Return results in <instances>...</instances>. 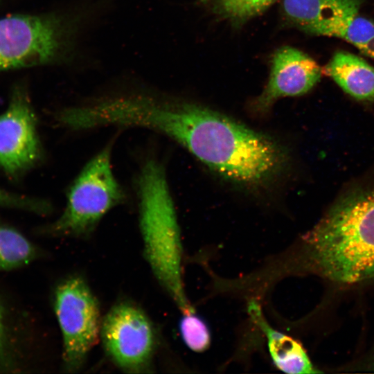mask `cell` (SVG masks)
Masks as SVG:
<instances>
[{
  "mask_svg": "<svg viewBox=\"0 0 374 374\" xmlns=\"http://www.w3.org/2000/svg\"><path fill=\"white\" fill-rule=\"evenodd\" d=\"M138 186L144 256L182 314L194 311L184 288L180 231L162 166L154 160L146 161Z\"/></svg>",
  "mask_w": 374,
  "mask_h": 374,
  "instance_id": "3",
  "label": "cell"
},
{
  "mask_svg": "<svg viewBox=\"0 0 374 374\" xmlns=\"http://www.w3.org/2000/svg\"><path fill=\"white\" fill-rule=\"evenodd\" d=\"M304 241L325 277L343 284L374 278V164L341 188Z\"/></svg>",
  "mask_w": 374,
  "mask_h": 374,
  "instance_id": "2",
  "label": "cell"
},
{
  "mask_svg": "<svg viewBox=\"0 0 374 374\" xmlns=\"http://www.w3.org/2000/svg\"><path fill=\"white\" fill-rule=\"evenodd\" d=\"M12 341L6 311L0 299V373H13L19 368Z\"/></svg>",
  "mask_w": 374,
  "mask_h": 374,
  "instance_id": "17",
  "label": "cell"
},
{
  "mask_svg": "<svg viewBox=\"0 0 374 374\" xmlns=\"http://www.w3.org/2000/svg\"><path fill=\"white\" fill-rule=\"evenodd\" d=\"M327 0H283V10L290 22L307 33L319 17Z\"/></svg>",
  "mask_w": 374,
  "mask_h": 374,
  "instance_id": "16",
  "label": "cell"
},
{
  "mask_svg": "<svg viewBox=\"0 0 374 374\" xmlns=\"http://www.w3.org/2000/svg\"><path fill=\"white\" fill-rule=\"evenodd\" d=\"M39 256V249L21 233L0 223V271L24 267Z\"/></svg>",
  "mask_w": 374,
  "mask_h": 374,
  "instance_id": "13",
  "label": "cell"
},
{
  "mask_svg": "<svg viewBox=\"0 0 374 374\" xmlns=\"http://www.w3.org/2000/svg\"><path fill=\"white\" fill-rule=\"evenodd\" d=\"M277 0H214L215 12L223 18L241 23L267 9Z\"/></svg>",
  "mask_w": 374,
  "mask_h": 374,
  "instance_id": "15",
  "label": "cell"
},
{
  "mask_svg": "<svg viewBox=\"0 0 374 374\" xmlns=\"http://www.w3.org/2000/svg\"><path fill=\"white\" fill-rule=\"evenodd\" d=\"M53 305L62 335L64 368L76 372L100 335L98 302L81 276H71L56 287Z\"/></svg>",
  "mask_w": 374,
  "mask_h": 374,
  "instance_id": "6",
  "label": "cell"
},
{
  "mask_svg": "<svg viewBox=\"0 0 374 374\" xmlns=\"http://www.w3.org/2000/svg\"><path fill=\"white\" fill-rule=\"evenodd\" d=\"M104 349L120 369L131 373L147 371L156 347L153 325L146 314L126 301L115 304L101 323Z\"/></svg>",
  "mask_w": 374,
  "mask_h": 374,
  "instance_id": "7",
  "label": "cell"
},
{
  "mask_svg": "<svg viewBox=\"0 0 374 374\" xmlns=\"http://www.w3.org/2000/svg\"><path fill=\"white\" fill-rule=\"evenodd\" d=\"M248 312L265 334L271 358L276 368L290 374L318 372L314 370L306 351L298 341L273 328L267 322L257 302L249 303Z\"/></svg>",
  "mask_w": 374,
  "mask_h": 374,
  "instance_id": "11",
  "label": "cell"
},
{
  "mask_svg": "<svg viewBox=\"0 0 374 374\" xmlns=\"http://www.w3.org/2000/svg\"><path fill=\"white\" fill-rule=\"evenodd\" d=\"M179 331L185 345L191 350L202 353L211 345V334L208 324L194 311L184 313Z\"/></svg>",
  "mask_w": 374,
  "mask_h": 374,
  "instance_id": "14",
  "label": "cell"
},
{
  "mask_svg": "<svg viewBox=\"0 0 374 374\" xmlns=\"http://www.w3.org/2000/svg\"><path fill=\"white\" fill-rule=\"evenodd\" d=\"M0 206L44 213L46 206L43 203L28 197L13 193L0 188Z\"/></svg>",
  "mask_w": 374,
  "mask_h": 374,
  "instance_id": "18",
  "label": "cell"
},
{
  "mask_svg": "<svg viewBox=\"0 0 374 374\" xmlns=\"http://www.w3.org/2000/svg\"><path fill=\"white\" fill-rule=\"evenodd\" d=\"M102 118L107 125L141 126L161 132L220 175L242 186L270 182L288 161L286 150L270 136L194 103L142 96L109 98Z\"/></svg>",
  "mask_w": 374,
  "mask_h": 374,
  "instance_id": "1",
  "label": "cell"
},
{
  "mask_svg": "<svg viewBox=\"0 0 374 374\" xmlns=\"http://www.w3.org/2000/svg\"><path fill=\"white\" fill-rule=\"evenodd\" d=\"M322 73L353 98L374 101V67L360 57L348 52H337L322 69Z\"/></svg>",
  "mask_w": 374,
  "mask_h": 374,
  "instance_id": "12",
  "label": "cell"
},
{
  "mask_svg": "<svg viewBox=\"0 0 374 374\" xmlns=\"http://www.w3.org/2000/svg\"><path fill=\"white\" fill-rule=\"evenodd\" d=\"M92 6L42 15L0 19V70L69 63L75 55Z\"/></svg>",
  "mask_w": 374,
  "mask_h": 374,
  "instance_id": "4",
  "label": "cell"
},
{
  "mask_svg": "<svg viewBox=\"0 0 374 374\" xmlns=\"http://www.w3.org/2000/svg\"><path fill=\"white\" fill-rule=\"evenodd\" d=\"M124 198V192L112 171L110 148L107 147L85 166L73 181L62 215L39 231L52 236H87Z\"/></svg>",
  "mask_w": 374,
  "mask_h": 374,
  "instance_id": "5",
  "label": "cell"
},
{
  "mask_svg": "<svg viewBox=\"0 0 374 374\" xmlns=\"http://www.w3.org/2000/svg\"><path fill=\"white\" fill-rule=\"evenodd\" d=\"M362 0H327L308 33L344 39L374 59V22L359 13Z\"/></svg>",
  "mask_w": 374,
  "mask_h": 374,
  "instance_id": "10",
  "label": "cell"
},
{
  "mask_svg": "<svg viewBox=\"0 0 374 374\" xmlns=\"http://www.w3.org/2000/svg\"><path fill=\"white\" fill-rule=\"evenodd\" d=\"M322 74L320 66L303 51L290 46L279 48L273 57L267 84L253 102L252 109L263 114L281 98L307 93Z\"/></svg>",
  "mask_w": 374,
  "mask_h": 374,
  "instance_id": "9",
  "label": "cell"
},
{
  "mask_svg": "<svg viewBox=\"0 0 374 374\" xmlns=\"http://www.w3.org/2000/svg\"><path fill=\"white\" fill-rule=\"evenodd\" d=\"M41 156L37 118L26 92L19 88L0 114V168L17 177L35 166Z\"/></svg>",
  "mask_w": 374,
  "mask_h": 374,
  "instance_id": "8",
  "label": "cell"
}]
</instances>
